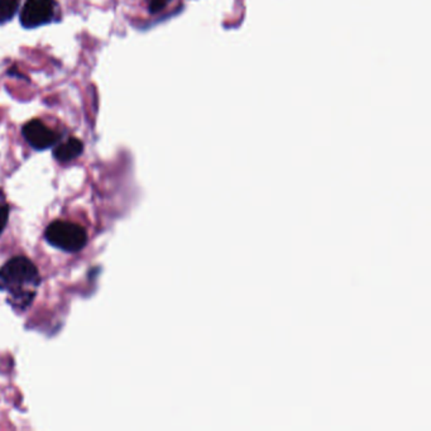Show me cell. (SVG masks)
Here are the masks:
<instances>
[{
	"instance_id": "2",
	"label": "cell",
	"mask_w": 431,
	"mask_h": 431,
	"mask_svg": "<svg viewBox=\"0 0 431 431\" xmlns=\"http://www.w3.org/2000/svg\"><path fill=\"white\" fill-rule=\"evenodd\" d=\"M44 238L52 247L67 253L80 252L88 243V233L82 225L63 220L51 223L44 231Z\"/></svg>"
},
{
	"instance_id": "3",
	"label": "cell",
	"mask_w": 431,
	"mask_h": 431,
	"mask_svg": "<svg viewBox=\"0 0 431 431\" xmlns=\"http://www.w3.org/2000/svg\"><path fill=\"white\" fill-rule=\"evenodd\" d=\"M58 4L56 0H27L19 13V22L25 30H36L56 20Z\"/></svg>"
},
{
	"instance_id": "9",
	"label": "cell",
	"mask_w": 431,
	"mask_h": 431,
	"mask_svg": "<svg viewBox=\"0 0 431 431\" xmlns=\"http://www.w3.org/2000/svg\"><path fill=\"white\" fill-rule=\"evenodd\" d=\"M6 75L13 76V77H18V79H25L27 82H30V79H28L27 76L23 75V74H20V71H19L15 66H13L12 69L8 70Z\"/></svg>"
},
{
	"instance_id": "5",
	"label": "cell",
	"mask_w": 431,
	"mask_h": 431,
	"mask_svg": "<svg viewBox=\"0 0 431 431\" xmlns=\"http://www.w3.org/2000/svg\"><path fill=\"white\" fill-rule=\"evenodd\" d=\"M84 152V143L80 139L71 137L65 142H58L53 148V157L58 162L67 163L80 157Z\"/></svg>"
},
{
	"instance_id": "7",
	"label": "cell",
	"mask_w": 431,
	"mask_h": 431,
	"mask_svg": "<svg viewBox=\"0 0 431 431\" xmlns=\"http://www.w3.org/2000/svg\"><path fill=\"white\" fill-rule=\"evenodd\" d=\"M171 0H150L148 4V12L150 14H158L162 12L166 6H169Z\"/></svg>"
},
{
	"instance_id": "8",
	"label": "cell",
	"mask_w": 431,
	"mask_h": 431,
	"mask_svg": "<svg viewBox=\"0 0 431 431\" xmlns=\"http://www.w3.org/2000/svg\"><path fill=\"white\" fill-rule=\"evenodd\" d=\"M9 207L6 204H0V236L6 229L8 224V219H9Z\"/></svg>"
},
{
	"instance_id": "6",
	"label": "cell",
	"mask_w": 431,
	"mask_h": 431,
	"mask_svg": "<svg viewBox=\"0 0 431 431\" xmlns=\"http://www.w3.org/2000/svg\"><path fill=\"white\" fill-rule=\"evenodd\" d=\"M20 0H0V25L11 22L18 13Z\"/></svg>"
},
{
	"instance_id": "4",
	"label": "cell",
	"mask_w": 431,
	"mask_h": 431,
	"mask_svg": "<svg viewBox=\"0 0 431 431\" xmlns=\"http://www.w3.org/2000/svg\"><path fill=\"white\" fill-rule=\"evenodd\" d=\"M22 136L33 150H46L61 141V134L44 124L39 119H32L22 128Z\"/></svg>"
},
{
	"instance_id": "1",
	"label": "cell",
	"mask_w": 431,
	"mask_h": 431,
	"mask_svg": "<svg viewBox=\"0 0 431 431\" xmlns=\"http://www.w3.org/2000/svg\"><path fill=\"white\" fill-rule=\"evenodd\" d=\"M41 281L36 264L27 257H13L0 267V291L8 292V302L17 310L31 307Z\"/></svg>"
}]
</instances>
